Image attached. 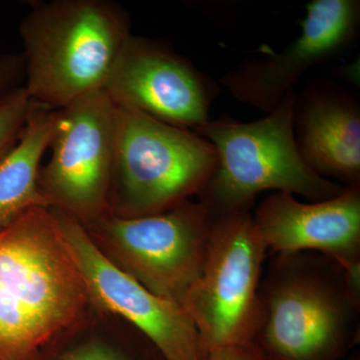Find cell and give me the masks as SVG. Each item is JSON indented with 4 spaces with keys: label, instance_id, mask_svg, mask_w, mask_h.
I'll use <instances>...</instances> for the list:
<instances>
[{
    "label": "cell",
    "instance_id": "cell-1",
    "mask_svg": "<svg viewBox=\"0 0 360 360\" xmlns=\"http://www.w3.org/2000/svg\"><path fill=\"white\" fill-rule=\"evenodd\" d=\"M360 290L316 252L274 255L258 290L252 345L264 360H343L359 342Z\"/></svg>",
    "mask_w": 360,
    "mask_h": 360
},
{
    "label": "cell",
    "instance_id": "cell-2",
    "mask_svg": "<svg viewBox=\"0 0 360 360\" xmlns=\"http://www.w3.org/2000/svg\"><path fill=\"white\" fill-rule=\"evenodd\" d=\"M20 32L26 92L59 110L103 90L131 23L110 0H51L32 4Z\"/></svg>",
    "mask_w": 360,
    "mask_h": 360
},
{
    "label": "cell",
    "instance_id": "cell-3",
    "mask_svg": "<svg viewBox=\"0 0 360 360\" xmlns=\"http://www.w3.org/2000/svg\"><path fill=\"white\" fill-rule=\"evenodd\" d=\"M295 91L257 122L224 116L195 130L217 153L212 176L198 195L210 217L251 210L258 193H288L312 202L340 195L345 186L315 174L305 162L293 129Z\"/></svg>",
    "mask_w": 360,
    "mask_h": 360
},
{
    "label": "cell",
    "instance_id": "cell-4",
    "mask_svg": "<svg viewBox=\"0 0 360 360\" xmlns=\"http://www.w3.org/2000/svg\"><path fill=\"white\" fill-rule=\"evenodd\" d=\"M217 165L214 146L200 134L116 105L110 213L158 214L200 195Z\"/></svg>",
    "mask_w": 360,
    "mask_h": 360
},
{
    "label": "cell",
    "instance_id": "cell-5",
    "mask_svg": "<svg viewBox=\"0 0 360 360\" xmlns=\"http://www.w3.org/2000/svg\"><path fill=\"white\" fill-rule=\"evenodd\" d=\"M267 255L250 210L210 217L202 269L182 302L206 356L220 348L252 343Z\"/></svg>",
    "mask_w": 360,
    "mask_h": 360
},
{
    "label": "cell",
    "instance_id": "cell-6",
    "mask_svg": "<svg viewBox=\"0 0 360 360\" xmlns=\"http://www.w3.org/2000/svg\"><path fill=\"white\" fill-rule=\"evenodd\" d=\"M85 288L49 207L0 231V300L46 343L75 322Z\"/></svg>",
    "mask_w": 360,
    "mask_h": 360
},
{
    "label": "cell",
    "instance_id": "cell-7",
    "mask_svg": "<svg viewBox=\"0 0 360 360\" xmlns=\"http://www.w3.org/2000/svg\"><path fill=\"white\" fill-rule=\"evenodd\" d=\"M116 105L101 90L58 110L39 188L49 208L94 221L110 212Z\"/></svg>",
    "mask_w": 360,
    "mask_h": 360
},
{
    "label": "cell",
    "instance_id": "cell-8",
    "mask_svg": "<svg viewBox=\"0 0 360 360\" xmlns=\"http://www.w3.org/2000/svg\"><path fill=\"white\" fill-rule=\"evenodd\" d=\"M89 224L112 246L120 269L155 295L182 305L200 276L210 236V215L200 200L144 217L108 212Z\"/></svg>",
    "mask_w": 360,
    "mask_h": 360
},
{
    "label": "cell",
    "instance_id": "cell-9",
    "mask_svg": "<svg viewBox=\"0 0 360 360\" xmlns=\"http://www.w3.org/2000/svg\"><path fill=\"white\" fill-rule=\"evenodd\" d=\"M86 293L127 319L165 360H206L198 329L180 303L149 291L97 248L82 222L51 208Z\"/></svg>",
    "mask_w": 360,
    "mask_h": 360
},
{
    "label": "cell",
    "instance_id": "cell-10",
    "mask_svg": "<svg viewBox=\"0 0 360 360\" xmlns=\"http://www.w3.org/2000/svg\"><path fill=\"white\" fill-rule=\"evenodd\" d=\"M103 91L115 105L195 131L210 120L217 87L170 45L131 33Z\"/></svg>",
    "mask_w": 360,
    "mask_h": 360
},
{
    "label": "cell",
    "instance_id": "cell-11",
    "mask_svg": "<svg viewBox=\"0 0 360 360\" xmlns=\"http://www.w3.org/2000/svg\"><path fill=\"white\" fill-rule=\"evenodd\" d=\"M359 25V0H312L305 6L300 34L288 46L245 61L220 84L240 103L271 112L307 70L347 51Z\"/></svg>",
    "mask_w": 360,
    "mask_h": 360
},
{
    "label": "cell",
    "instance_id": "cell-12",
    "mask_svg": "<svg viewBox=\"0 0 360 360\" xmlns=\"http://www.w3.org/2000/svg\"><path fill=\"white\" fill-rule=\"evenodd\" d=\"M252 215L269 253L309 251L331 258L345 271L360 269V184L310 203L274 193Z\"/></svg>",
    "mask_w": 360,
    "mask_h": 360
},
{
    "label": "cell",
    "instance_id": "cell-13",
    "mask_svg": "<svg viewBox=\"0 0 360 360\" xmlns=\"http://www.w3.org/2000/svg\"><path fill=\"white\" fill-rule=\"evenodd\" d=\"M293 129L315 174L343 186L360 184V106L349 92L326 80L295 92Z\"/></svg>",
    "mask_w": 360,
    "mask_h": 360
},
{
    "label": "cell",
    "instance_id": "cell-14",
    "mask_svg": "<svg viewBox=\"0 0 360 360\" xmlns=\"http://www.w3.org/2000/svg\"><path fill=\"white\" fill-rule=\"evenodd\" d=\"M58 110L33 103L15 144L0 158V231L35 207H49L39 188L41 160L51 146Z\"/></svg>",
    "mask_w": 360,
    "mask_h": 360
},
{
    "label": "cell",
    "instance_id": "cell-15",
    "mask_svg": "<svg viewBox=\"0 0 360 360\" xmlns=\"http://www.w3.org/2000/svg\"><path fill=\"white\" fill-rule=\"evenodd\" d=\"M32 105L23 85L0 96V158L18 141Z\"/></svg>",
    "mask_w": 360,
    "mask_h": 360
},
{
    "label": "cell",
    "instance_id": "cell-16",
    "mask_svg": "<svg viewBox=\"0 0 360 360\" xmlns=\"http://www.w3.org/2000/svg\"><path fill=\"white\" fill-rule=\"evenodd\" d=\"M25 84V63L21 54L0 53V96Z\"/></svg>",
    "mask_w": 360,
    "mask_h": 360
},
{
    "label": "cell",
    "instance_id": "cell-17",
    "mask_svg": "<svg viewBox=\"0 0 360 360\" xmlns=\"http://www.w3.org/2000/svg\"><path fill=\"white\" fill-rule=\"evenodd\" d=\"M206 360H264L257 347L250 345H238L213 350Z\"/></svg>",
    "mask_w": 360,
    "mask_h": 360
},
{
    "label": "cell",
    "instance_id": "cell-18",
    "mask_svg": "<svg viewBox=\"0 0 360 360\" xmlns=\"http://www.w3.org/2000/svg\"><path fill=\"white\" fill-rule=\"evenodd\" d=\"M66 360H127L122 359L120 355L115 354V352L106 347L101 345H89V347L77 350L75 354L70 355Z\"/></svg>",
    "mask_w": 360,
    "mask_h": 360
},
{
    "label": "cell",
    "instance_id": "cell-19",
    "mask_svg": "<svg viewBox=\"0 0 360 360\" xmlns=\"http://www.w3.org/2000/svg\"><path fill=\"white\" fill-rule=\"evenodd\" d=\"M343 360H360V355L359 354H356V352H355L354 354L348 355L347 359Z\"/></svg>",
    "mask_w": 360,
    "mask_h": 360
}]
</instances>
